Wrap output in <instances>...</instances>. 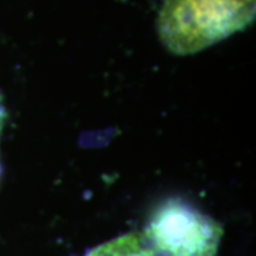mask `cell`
Returning a JSON list of instances; mask_svg holds the SVG:
<instances>
[{
	"mask_svg": "<svg viewBox=\"0 0 256 256\" xmlns=\"http://www.w3.org/2000/svg\"><path fill=\"white\" fill-rule=\"evenodd\" d=\"M224 229L181 200L162 202L138 230L108 240L86 256H216Z\"/></svg>",
	"mask_w": 256,
	"mask_h": 256,
	"instance_id": "1",
	"label": "cell"
},
{
	"mask_svg": "<svg viewBox=\"0 0 256 256\" xmlns=\"http://www.w3.org/2000/svg\"><path fill=\"white\" fill-rule=\"evenodd\" d=\"M256 0H164L160 38L172 54H196L246 28Z\"/></svg>",
	"mask_w": 256,
	"mask_h": 256,
	"instance_id": "2",
	"label": "cell"
},
{
	"mask_svg": "<svg viewBox=\"0 0 256 256\" xmlns=\"http://www.w3.org/2000/svg\"><path fill=\"white\" fill-rule=\"evenodd\" d=\"M4 118H6V112H4L3 104H2V101H0V137H2V131H3ZM0 178H2V164H0Z\"/></svg>",
	"mask_w": 256,
	"mask_h": 256,
	"instance_id": "3",
	"label": "cell"
}]
</instances>
